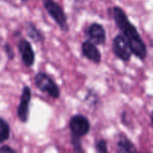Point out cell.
<instances>
[{"instance_id":"3957f363","label":"cell","mask_w":153,"mask_h":153,"mask_svg":"<svg viewBox=\"0 0 153 153\" xmlns=\"http://www.w3.org/2000/svg\"><path fill=\"white\" fill-rule=\"evenodd\" d=\"M44 6L53 20L59 25V27L64 31H68L69 27L67 24V17L62 7L54 0H45Z\"/></svg>"},{"instance_id":"9c48e42d","label":"cell","mask_w":153,"mask_h":153,"mask_svg":"<svg viewBox=\"0 0 153 153\" xmlns=\"http://www.w3.org/2000/svg\"><path fill=\"white\" fill-rule=\"evenodd\" d=\"M18 49L22 55V60L24 65L28 67L31 66L35 61V54L30 43L26 39H22L19 41Z\"/></svg>"},{"instance_id":"4fadbf2b","label":"cell","mask_w":153,"mask_h":153,"mask_svg":"<svg viewBox=\"0 0 153 153\" xmlns=\"http://www.w3.org/2000/svg\"><path fill=\"white\" fill-rule=\"evenodd\" d=\"M95 148L96 151L100 153H106L108 152V145H107V142L103 139H100L99 141L96 142L95 143Z\"/></svg>"},{"instance_id":"5bb4252c","label":"cell","mask_w":153,"mask_h":153,"mask_svg":"<svg viewBox=\"0 0 153 153\" xmlns=\"http://www.w3.org/2000/svg\"><path fill=\"white\" fill-rule=\"evenodd\" d=\"M72 144L74 146V152H83V149H82V142L80 140V138H74V137H72Z\"/></svg>"},{"instance_id":"8fae6325","label":"cell","mask_w":153,"mask_h":153,"mask_svg":"<svg viewBox=\"0 0 153 153\" xmlns=\"http://www.w3.org/2000/svg\"><path fill=\"white\" fill-rule=\"evenodd\" d=\"M26 28H27L28 35L31 39H33L34 41H41L43 39V35L32 23L28 22L26 24Z\"/></svg>"},{"instance_id":"30bf717a","label":"cell","mask_w":153,"mask_h":153,"mask_svg":"<svg viewBox=\"0 0 153 153\" xmlns=\"http://www.w3.org/2000/svg\"><path fill=\"white\" fill-rule=\"evenodd\" d=\"M117 148L118 152H137L136 147L134 144L124 134H119L117 142Z\"/></svg>"},{"instance_id":"6da1fadb","label":"cell","mask_w":153,"mask_h":153,"mask_svg":"<svg viewBox=\"0 0 153 153\" xmlns=\"http://www.w3.org/2000/svg\"><path fill=\"white\" fill-rule=\"evenodd\" d=\"M113 18L121 34L128 40L133 54L143 61L147 56L146 45L135 26L129 21L125 11L119 6H115L113 8Z\"/></svg>"},{"instance_id":"52a82bcc","label":"cell","mask_w":153,"mask_h":153,"mask_svg":"<svg viewBox=\"0 0 153 153\" xmlns=\"http://www.w3.org/2000/svg\"><path fill=\"white\" fill-rule=\"evenodd\" d=\"M86 34L88 35L90 39L97 46L104 45L106 43V39H107L106 31L103 26L100 23L94 22L91 24L87 29Z\"/></svg>"},{"instance_id":"5b68a950","label":"cell","mask_w":153,"mask_h":153,"mask_svg":"<svg viewBox=\"0 0 153 153\" xmlns=\"http://www.w3.org/2000/svg\"><path fill=\"white\" fill-rule=\"evenodd\" d=\"M112 49L116 56L126 62L130 60L133 54L130 44L123 34H118L114 38Z\"/></svg>"},{"instance_id":"7c38bea8","label":"cell","mask_w":153,"mask_h":153,"mask_svg":"<svg viewBox=\"0 0 153 153\" xmlns=\"http://www.w3.org/2000/svg\"><path fill=\"white\" fill-rule=\"evenodd\" d=\"M10 136V127L7 122L3 118H0V143H4L9 139Z\"/></svg>"},{"instance_id":"277c9868","label":"cell","mask_w":153,"mask_h":153,"mask_svg":"<svg viewBox=\"0 0 153 153\" xmlns=\"http://www.w3.org/2000/svg\"><path fill=\"white\" fill-rule=\"evenodd\" d=\"M69 127L72 133V137L81 138L89 134L91 124L86 117L82 115H75L71 118Z\"/></svg>"},{"instance_id":"ba28073f","label":"cell","mask_w":153,"mask_h":153,"mask_svg":"<svg viewBox=\"0 0 153 153\" xmlns=\"http://www.w3.org/2000/svg\"><path fill=\"white\" fill-rule=\"evenodd\" d=\"M82 55L91 62L99 64L101 61V54L97 45L94 44L91 40H86L82 44Z\"/></svg>"},{"instance_id":"9a60e30c","label":"cell","mask_w":153,"mask_h":153,"mask_svg":"<svg viewBox=\"0 0 153 153\" xmlns=\"http://www.w3.org/2000/svg\"><path fill=\"white\" fill-rule=\"evenodd\" d=\"M4 50H5V52H6V54H7L9 59H13V58L14 57V53H13L12 48L10 47V45L5 44V45H4Z\"/></svg>"},{"instance_id":"8992f818","label":"cell","mask_w":153,"mask_h":153,"mask_svg":"<svg viewBox=\"0 0 153 153\" xmlns=\"http://www.w3.org/2000/svg\"><path fill=\"white\" fill-rule=\"evenodd\" d=\"M30 98H31V91L29 87L25 86L22 90V95H21V100H20V104L17 109V114L19 119L22 123H26L28 120V116H29V106L30 102Z\"/></svg>"},{"instance_id":"2e32d148","label":"cell","mask_w":153,"mask_h":153,"mask_svg":"<svg viewBox=\"0 0 153 153\" xmlns=\"http://www.w3.org/2000/svg\"><path fill=\"white\" fill-rule=\"evenodd\" d=\"M0 152H15V151L12 148H10L9 146H2L0 148Z\"/></svg>"},{"instance_id":"e0dca14e","label":"cell","mask_w":153,"mask_h":153,"mask_svg":"<svg viewBox=\"0 0 153 153\" xmlns=\"http://www.w3.org/2000/svg\"><path fill=\"white\" fill-rule=\"evenodd\" d=\"M151 120H152V123L153 125V110L152 111V114H151Z\"/></svg>"},{"instance_id":"7a4b0ae2","label":"cell","mask_w":153,"mask_h":153,"mask_svg":"<svg viewBox=\"0 0 153 153\" xmlns=\"http://www.w3.org/2000/svg\"><path fill=\"white\" fill-rule=\"evenodd\" d=\"M36 86L43 92H47L54 99H58L60 96V90L57 84L45 73H38L34 78Z\"/></svg>"}]
</instances>
